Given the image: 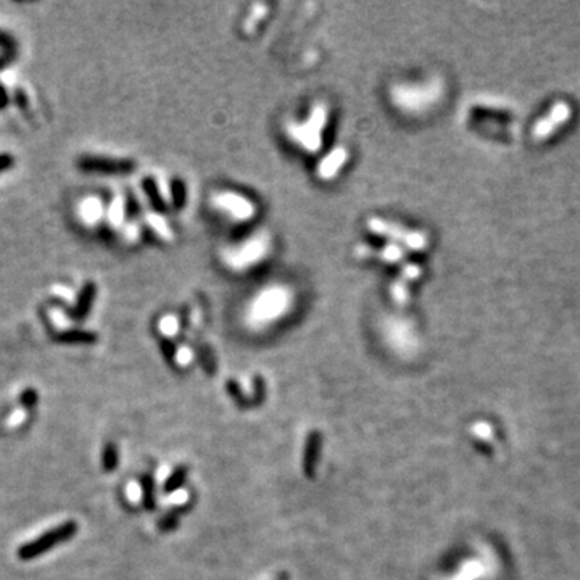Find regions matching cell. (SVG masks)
Returning a JSON list of instances; mask_svg holds the SVG:
<instances>
[{"mask_svg": "<svg viewBox=\"0 0 580 580\" xmlns=\"http://www.w3.org/2000/svg\"><path fill=\"white\" fill-rule=\"evenodd\" d=\"M53 340L58 343H94L97 342V334L89 332V331H78V329H71V331H63L58 332L53 336Z\"/></svg>", "mask_w": 580, "mask_h": 580, "instance_id": "obj_11", "label": "cell"}, {"mask_svg": "<svg viewBox=\"0 0 580 580\" xmlns=\"http://www.w3.org/2000/svg\"><path fill=\"white\" fill-rule=\"evenodd\" d=\"M327 113L324 107H314L308 121L295 123L289 126V134L293 139L295 144L308 150V152H316L321 147L323 129L326 124Z\"/></svg>", "mask_w": 580, "mask_h": 580, "instance_id": "obj_3", "label": "cell"}, {"mask_svg": "<svg viewBox=\"0 0 580 580\" xmlns=\"http://www.w3.org/2000/svg\"><path fill=\"white\" fill-rule=\"evenodd\" d=\"M293 300L292 290L284 286H271L255 295L248 307V321L255 326L269 324L287 313Z\"/></svg>", "mask_w": 580, "mask_h": 580, "instance_id": "obj_1", "label": "cell"}, {"mask_svg": "<svg viewBox=\"0 0 580 580\" xmlns=\"http://www.w3.org/2000/svg\"><path fill=\"white\" fill-rule=\"evenodd\" d=\"M142 502L145 504V508L152 509L155 506V500H153V481L150 476H144L142 481Z\"/></svg>", "mask_w": 580, "mask_h": 580, "instance_id": "obj_13", "label": "cell"}, {"mask_svg": "<svg viewBox=\"0 0 580 580\" xmlns=\"http://www.w3.org/2000/svg\"><path fill=\"white\" fill-rule=\"evenodd\" d=\"M269 250L266 236H257L241 244V247L224 252V262L231 269H247L262 262Z\"/></svg>", "mask_w": 580, "mask_h": 580, "instance_id": "obj_4", "label": "cell"}, {"mask_svg": "<svg viewBox=\"0 0 580 580\" xmlns=\"http://www.w3.org/2000/svg\"><path fill=\"white\" fill-rule=\"evenodd\" d=\"M213 205L234 221H247L255 214L253 203L236 192H218L213 197Z\"/></svg>", "mask_w": 580, "mask_h": 580, "instance_id": "obj_6", "label": "cell"}, {"mask_svg": "<svg viewBox=\"0 0 580 580\" xmlns=\"http://www.w3.org/2000/svg\"><path fill=\"white\" fill-rule=\"evenodd\" d=\"M15 163V158L10 153H0V173L8 169Z\"/></svg>", "mask_w": 580, "mask_h": 580, "instance_id": "obj_15", "label": "cell"}, {"mask_svg": "<svg viewBox=\"0 0 580 580\" xmlns=\"http://www.w3.org/2000/svg\"><path fill=\"white\" fill-rule=\"evenodd\" d=\"M79 167L84 171L103 173V174H126L134 169L131 160H117L105 157H83L79 160Z\"/></svg>", "mask_w": 580, "mask_h": 580, "instance_id": "obj_8", "label": "cell"}, {"mask_svg": "<svg viewBox=\"0 0 580 580\" xmlns=\"http://www.w3.org/2000/svg\"><path fill=\"white\" fill-rule=\"evenodd\" d=\"M96 284L94 282H87L86 286L81 289V292L78 295V300H76V307L73 309V316L76 319H84L91 312V307L94 303V298H96Z\"/></svg>", "mask_w": 580, "mask_h": 580, "instance_id": "obj_10", "label": "cell"}, {"mask_svg": "<svg viewBox=\"0 0 580 580\" xmlns=\"http://www.w3.org/2000/svg\"><path fill=\"white\" fill-rule=\"evenodd\" d=\"M434 89L427 86H416V84H402L395 86L392 91V99L397 107L404 112L413 113L424 110L429 102L434 100Z\"/></svg>", "mask_w": 580, "mask_h": 580, "instance_id": "obj_5", "label": "cell"}, {"mask_svg": "<svg viewBox=\"0 0 580 580\" xmlns=\"http://www.w3.org/2000/svg\"><path fill=\"white\" fill-rule=\"evenodd\" d=\"M0 47L7 49V50H12L15 47V41H13V39L10 37L7 33H3V31H0Z\"/></svg>", "mask_w": 580, "mask_h": 580, "instance_id": "obj_16", "label": "cell"}, {"mask_svg": "<svg viewBox=\"0 0 580 580\" xmlns=\"http://www.w3.org/2000/svg\"><path fill=\"white\" fill-rule=\"evenodd\" d=\"M345 162H347V152L342 148L334 150V152L329 153L327 157L321 160V163H319V176L324 179L334 178L340 171V168L343 167Z\"/></svg>", "mask_w": 580, "mask_h": 580, "instance_id": "obj_9", "label": "cell"}, {"mask_svg": "<svg viewBox=\"0 0 580 580\" xmlns=\"http://www.w3.org/2000/svg\"><path fill=\"white\" fill-rule=\"evenodd\" d=\"M37 402H39V395L34 389L23 390L22 395H19V404H22L24 409H33L37 404Z\"/></svg>", "mask_w": 580, "mask_h": 580, "instance_id": "obj_14", "label": "cell"}, {"mask_svg": "<svg viewBox=\"0 0 580 580\" xmlns=\"http://www.w3.org/2000/svg\"><path fill=\"white\" fill-rule=\"evenodd\" d=\"M5 103H7V92H5L3 87L0 86V108L5 107Z\"/></svg>", "mask_w": 580, "mask_h": 580, "instance_id": "obj_17", "label": "cell"}, {"mask_svg": "<svg viewBox=\"0 0 580 580\" xmlns=\"http://www.w3.org/2000/svg\"><path fill=\"white\" fill-rule=\"evenodd\" d=\"M369 228H371V231H374L376 234H382V236H387L390 239H395V241L403 242L407 247L413 250L423 248L424 244H426V239H424L423 234L404 231L403 228H398V226H395V224L381 221L379 218H373L371 221H369Z\"/></svg>", "mask_w": 580, "mask_h": 580, "instance_id": "obj_7", "label": "cell"}, {"mask_svg": "<svg viewBox=\"0 0 580 580\" xmlns=\"http://www.w3.org/2000/svg\"><path fill=\"white\" fill-rule=\"evenodd\" d=\"M78 532V524L74 521H67L60 526L50 529V531L44 532L41 537L31 540L29 543H24L23 547L18 549V558L22 561H31V559H36L42 556L44 553H47L49 549H52L58 545L68 542L69 538H73Z\"/></svg>", "mask_w": 580, "mask_h": 580, "instance_id": "obj_2", "label": "cell"}, {"mask_svg": "<svg viewBox=\"0 0 580 580\" xmlns=\"http://www.w3.org/2000/svg\"><path fill=\"white\" fill-rule=\"evenodd\" d=\"M118 468V448L114 443H107L102 452V469L105 472H113Z\"/></svg>", "mask_w": 580, "mask_h": 580, "instance_id": "obj_12", "label": "cell"}]
</instances>
